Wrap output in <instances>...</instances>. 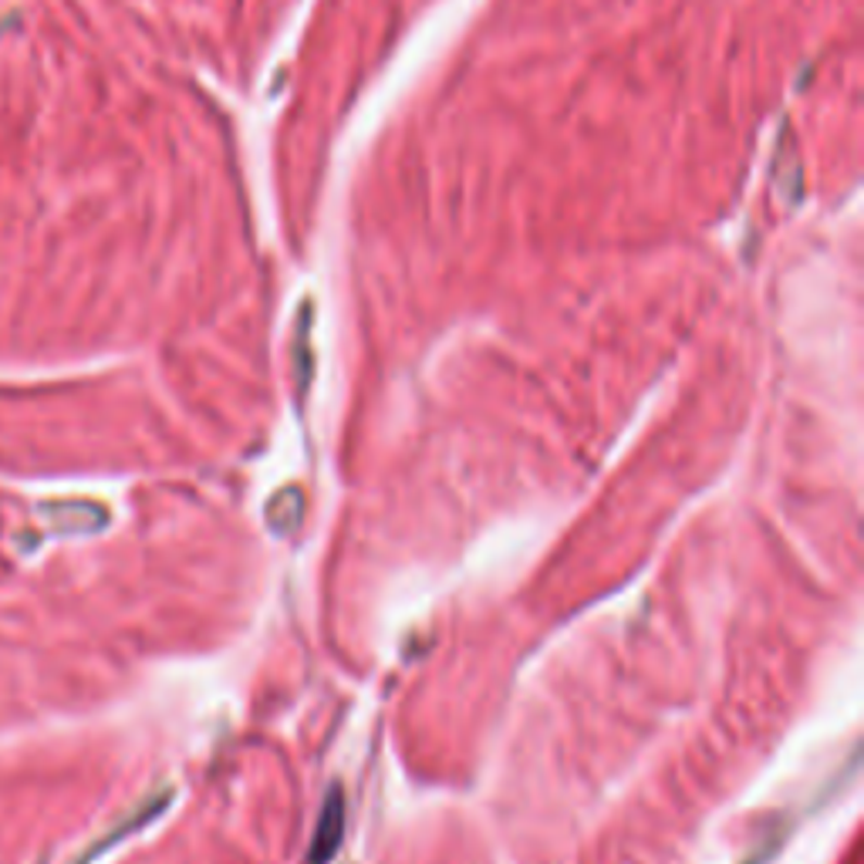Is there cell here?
Returning <instances> with one entry per match:
<instances>
[{"instance_id":"cell-1","label":"cell","mask_w":864,"mask_h":864,"mask_svg":"<svg viewBox=\"0 0 864 864\" xmlns=\"http://www.w3.org/2000/svg\"><path fill=\"white\" fill-rule=\"evenodd\" d=\"M341 835H345V800H341V790L335 787L325 800L322 817H317V830H314V841H311V861L328 864L341 844Z\"/></svg>"},{"instance_id":"cell-2","label":"cell","mask_w":864,"mask_h":864,"mask_svg":"<svg viewBox=\"0 0 864 864\" xmlns=\"http://www.w3.org/2000/svg\"><path fill=\"white\" fill-rule=\"evenodd\" d=\"M267 521L277 534H287L295 530L298 521H301V493L298 490H280L271 506H267Z\"/></svg>"}]
</instances>
